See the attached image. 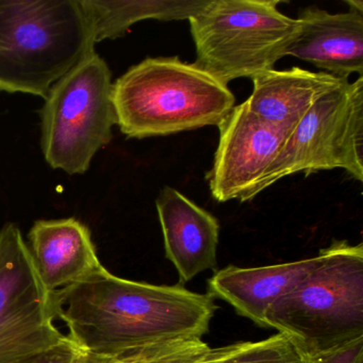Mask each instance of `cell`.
<instances>
[{"mask_svg":"<svg viewBox=\"0 0 363 363\" xmlns=\"http://www.w3.org/2000/svg\"><path fill=\"white\" fill-rule=\"evenodd\" d=\"M52 309L80 350L116 356L152 344L201 339L218 310L216 297L182 286H155L118 277L101 267L52 293Z\"/></svg>","mask_w":363,"mask_h":363,"instance_id":"6da1fadb","label":"cell"},{"mask_svg":"<svg viewBox=\"0 0 363 363\" xmlns=\"http://www.w3.org/2000/svg\"><path fill=\"white\" fill-rule=\"evenodd\" d=\"M113 103L121 131L135 139L218 126L235 107L228 86L178 57L130 67L113 84Z\"/></svg>","mask_w":363,"mask_h":363,"instance_id":"7a4b0ae2","label":"cell"},{"mask_svg":"<svg viewBox=\"0 0 363 363\" xmlns=\"http://www.w3.org/2000/svg\"><path fill=\"white\" fill-rule=\"evenodd\" d=\"M94 46L80 0L0 1V91L45 99Z\"/></svg>","mask_w":363,"mask_h":363,"instance_id":"3957f363","label":"cell"},{"mask_svg":"<svg viewBox=\"0 0 363 363\" xmlns=\"http://www.w3.org/2000/svg\"><path fill=\"white\" fill-rule=\"evenodd\" d=\"M320 263L264 314L307 356L363 337V245L335 241Z\"/></svg>","mask_w":363,"mask_h":363,"instance_id":"277c9868","label":"cell"},{"mask_svg":"<svg viewBox=\"0 0 363 363\" xmlns=\"http://www.w3.org/2000/svg\"><path fill=\"white\" fill-rule=\"evenodd\" d=\"M279 0H206L188 18L196 50L194 65L220 84L271 71L288 56L297 18L278 9Z\"/></svg>","mask_w":363,"mask_h":363,"instance_id":"5b68a950","label":"cell"},{"mask_svg":"<svg viewBox=\"0 0 363 363\" xmlns=\"http://www.w3.org/2000/svg\"><path fill=\"white\" fill-rule=\"evenodd\" d=\"M42 150L50 167L84 174L118 125L111 72L93 52L48 93L41 111Z\"/></svg>","mask_w":363,"mask_h":363,"instance_id":"8992f818","label":"cell"},{"mask_svg":"<svg viewBox=\"0 0 363 363\" xmlns=\"http://www.w3.org/2000/svg\"><path fill=\"white\" fill-rule=\"evenodd\" d=\"M335 169L363 180V77L346 80L310 108L269 167L262 191L292 174Z\"/></svg>","mask_w":363,"mask_h":363,"instance_id":"52a82bcc","label":"cell"},{"mask_svg":"<svg viewBox=\"0 0 363 363\" xmlns=\"http://www.w3.org/2000/svg\"><path fill=\"white\" fill-rule=\"evenodd\" d=\"M52 293L40 280L16 224L0 229V363H13L65 343L54 325Z\"/></svg>","mask_w":363,"mask_h":363,"instance_id":"ba28073f","label":"cell"},{"mask_svg":"<svg viewBox=\"0 0 363 363\" xmlns=\"http://www.w3.org/2000/svg\"><path fill=\"white\" fill-rule=\"evenodd\" d=\"M218 127L220 141L207 174L212 196L220 203L250 201L262 192L265 176L289 135L252 113L245 101Z\"/></svg>","mask_w":363,"mask_h":363,"instance_id":"9c48e42d","label":"cell"},{"mask_svg":"<svg viewBox=\"0 0 363 363\" xmlns=\"http://www.w3.org/2000/svg\"><path fill=\"white\" fill-rule=\"evenodd\" d=\"M298 33L288 50L320 72L342 80L363 77V12L329 13L315 6L299 12Z\"/></svg>","mask_w":363,"mask_h":363,"instance_id":"30bf717a","label":"cell"},{"mask_svg":"<svg viewBox=\"0 0 363 363\" xmlns=\"http://www.w3.org/2000/svg\"><path fill=\"white\" fill-rule=\"evenodd\" d=\"M164 238L165 256L172 261L180 284L201 272L218 267L220 224L216 216L172 186H164L156 201Z\"/></svg>","mask_w":363,"mask_h":363,"instance_id":"8fae6325","label":"cell"},{"mask_svg":"<svg viewBox=\"0 0 363 363\" xmlns=\"http://www.w3.org/2000/svg\"><path fill=\"white\" fill-rule=\"evenodd\" d=\"M29 242L38 275L50 293L82 281L103 267L90 230L76 218L38 220Z\"/></svg>","mask_w":363,"mask_h":363,"instance_id":"7c38bea8","label":"cell"},{"mask_svg":"<svg viewBox=\"0 0 363 363\" xmlns=\"http://www.w3.org/2000/svg\"><path fill=\"white\" fill-rule=\"evenodd\" d=\"M322 256L261 267L233 265L216 271L208 280V293L230 303L240 315L267 328L264 314L292 291L320 263Z\"/></svg>","mask_w":363,"mask_h":363,"instance_id":"4fadbf2b","label":"cell"},{"mask_svg":"<svg viewBox=\"0 0 363 363\" xmlns=\"http://www.w3.org/2000/svg\"><path fill=\"white\" fill-rule=\"evenodd\" d=\"M252 80L254 88L245 101L248 109L289 135L318 99L346 82L324 72L295 67L271 69Z\"/></svg>","mask_w":363,"mask_h":363,"instance_id":"5bb4252c","label":"cell"},{"mask_svg":"<svg viewBox=\"0 0 363 363\" xmlns=\"http://www.w3.org/2000/svg\"><path fill=\"white\" fill-rule=\"evenodd\" d=\"M206 0H80L95 44L124 35L145 20H188Z\"/></svg>","mask_w":363,"mask_h":363,"instance_id":"9a60e30c","label":"cell"},{"mask_svg":"<svg viewBox=\"0 0 363 363\" xmlns=\"http://www.w3.org/2000/svg\"><path fill=\"white\" fill-rule=\"evenodd\" d=\"M210 348L197 337L169 340L116 356L95 354L79 348L73 363H199Z\"/></svg>","mask_w":363,"mask_h":363,"instance_id":"2e32d148","label":"cell"},{"mask_svg":"<svg viewBox=\"0 0 363 363\" xmlns=\"http://www.w3.org/2000/svg\"><path fill=\"white\" fill-rule=\"evenodd\" d=\"M199 363H307V354L288 335L210 348Z\"/></svg>","mask_w":363,"mask_h":363,"instance_id":"e0dca14e","label":"cell"},{"mask_svg":"<svg viewBox=\"0 0 363 363\" xmlns=\"http://www.w3.org/2000/svg\"><path fill=\"white\" fill-rule=\"evenodd\" d=\"M307 363H363V337L307 356Z\"/></svg>","mask_w":363,"mask_h":363,"instance_id":"ac0fdd59","label":"cell"},{"mask_svg":"<svg viewBox=\"0 0 363 363\" xmlns=\"http://www.w3.org/2000/svg\"><path fill=\"white\" fill-rule=\"evenodd\" d=\"M79 347L67 337V341L43 354L13 363H73Z\"/></svg>","mask_w":363,"mask_h":363,"instance_id":"d6986e66","label":"cell"}]
</instances>
